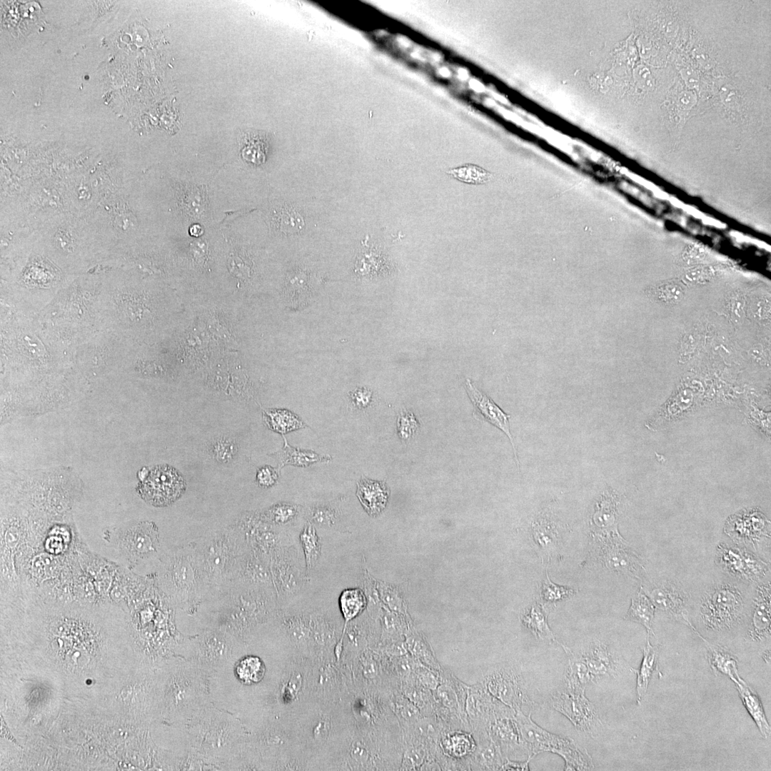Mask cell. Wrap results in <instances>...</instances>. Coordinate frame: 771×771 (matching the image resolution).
Here are the masks:
<instances>
[{
    "label": "cell",
    "instance_id": "cell-1",
    "mask_svg": "<svg viewBox=\"0 0 771 771\" xmlns=\"http://www.w3.org/2000/svg\"><path fill=\"white\" fill-rule=\"evenodd\" d=\"M125 287L102 291L97 299L98 321L103 329L133 345L153 344L173 330L185 303L176 292Z\"/></svg>",
    "mask_w": 771,
    "mask_h": 771
},
{
    "label": "cell",
    "instance_id": "cell-2",
    "mask_svg": "<svg viewBox=\"0 0 771 771\" xmlns=\"http://www.w3.org/2000/svg\"><path fill=\"white\" fill-rule=\"evenodd\" d=\"M750 602L733 581H721L703 592L689 620L698 636L730 650L731 641L743 638Z\"/></svg>",
    "mask_w": 771,
    "mask_h": 771
},
{
    "label": "cell",
    "instance_id": "cell-3",
    "mask_svg": "<svg viewBox=\"0 0 771 771\" xmlns=\"http://www.w3.org/2000/svg\"><path fill=\"white\" fill-rule=\"evenodd\" d=\"M216 601V628L246 641L260 625L276 618L281 606L273 588L231 585L212 598Z\"/></svg>",
    "mask_w": 771,
    "mask_h": 771
},
{
    "label": "cell",
    "instance_id": "cell-4",
    "mask_svg": "<svg viewBox=\"0 0 771 771\" xmlns=\"http://www.w3.org/2000/svg\"><path fill=\"white\" fill-rule=\"evenodd\" d=\"M193 545L208 598H213L231 586L238 559L248 549L246 538L233 525L206 533Z\"/></svg>",
    "mask_w": 771,
    "mask_h": 771
},
{
    "label": "cell",
    "instance_id": "cell-5",
    "mask_svg": "<svg viewBox=\"0 0 771 771\" xmlns=\"http://www.w3.org/2000/svg\"><path fill=\"white\" fill-rule=\"evenodd\" d=\"M155 581L173 605L188 613L196 611L208 598L193 543L163 553Z\"/></svg>",
    "mask_w": 771,
    "mask_h": 771
},
{
    "label": "cell",
    "instance_id": "cell-6",
    "mask_svg": "<svg viewBox=\"0 0 771 771\" xmlns=\"http://www.w3.org/2000/svg\"><path fill=\"white\" fill-rule=\"evenodd\" d=\"M515 720L530 756L534 757L543 752H551L565 760V770H592L594 765L588 751L574 740L552 734L535 724L521 710H515Z\"/></svg>",
    "mask_w": 771,
    "mask_h": 771
},
{
    "label": "cell",
    "instance_id": "cell-7",
    "mask_svg": "<svg viewBox=\"0 0 771 771\" xmlns=\"http://www.w3.org/2000/svg\"><path fill=\"white\" fill-rule=\"evenodd\" d=\"M332 656L315 657L308 666L307 692L317 702L336 705L352 691L353 677L348 663L331 659Z\"/></svg>",
    "mask_w": 771,
    "mask_h": 771
},
{
    "label": "cell",
    "instance_id": "cell-8",
    "mask_svg": "<svg viewBox=\"0 0 771 771\" xmlns=\"http://www.w3.org/2000/svg\"><path fill=\"white\" fill-rule=\"evenodd\" d=\"M207 697L203 677L189 667H177L166 685L168 712L177 720L186 719L202 711Z\"/></svg>",
    "mask_w": 771,
    "mask_h": 771
},
{
    "label": "cell",
    "instance_id": "cell-9",
    "mask_svg": "<svg viewBox=\"0 0 771 771\" xmlns=\"http://www.w3.org/2000/svg\"><path fill=\"white\" fill-rule=\"evenodd\" d=\"M273 585L282 607L296 596L308 581L305 561L293 545L278 547L269 553Z\"/></svg>",
    "mask_w": 771,
    "mask_h": 771
},
{
    "label": "cell",
    "instance_id": "cell-10",
    "mask_svg": "<svg viewBox=\"0 0 771 771\" xmlns=\"http://www.w3.org/2000/svg\"><path fill=\"white\" fill-rule=\"evenodd\" d=\"M715 561L720 570L740 582L757 584L770 580L768 564L745 547L720 543Z\"/></svg>",
    "mask_w": 771,
    "mask_h": 771
},
{
    "label": "cell",
    "instance_id": "cell-11",
    "mask_svg": "<svg viewBox=\"0 0 771 771\" xmlns=\"http://www.w3.org/2000/svg\"><path fill=\"white\" fill-rule=\"evenodd\" d=\"M318 706L311 709L299 720L297 738L304 748L310 751L321 750L336 742H342L338 738L339 720L336 718L335 706L336 705L317 702ZM343 741V740H341Z\"/></svg>",
    "mask_w": 771,
    "mask_h": 771
},
{
    "label": "cell",
    "instance_id": "cell-12",
    "mask_svg": "<svg viewBox=\"0 0 771 771\" xmlns=\"http://www.w3.org/2000/svg\"><path fill=\"white\" fill-rule=\"evenodd\" d=\"M136 490L148 503L157 507L170 505L183 493L186 484L181 475L168 465L144 468L138 473Z\"/></svg>",
    "mask_w": 771,
    "mask_h": 771
},
{
    "label": "cell",
    "instance_id": "cell-13",
    "mask_svg": "<svg viewBox=\"0 0 771 771\" xmlns=\"http://www.w3.org/2000/svg\"><path fill=\"white\" fill-rule=\"evenodd\" d=\"M112 539L113 544L130 568L151 558L160 548L158 528L149 521L121 528Z\"/></svg>",
    "mask_w": 771,
    "mask_h": 771
},
{
    "label": "cell",
    "instance_id": "cell-14",
    "mask_svg": "<svg viewBox=\"0 0 771 771\" xmlns=\"http://www.w3.org/2000/svg\"><path fill=\"white\" fill-rule=\"evenodd\" d=\"M465 711L475 739L488 735V727L496 718L515 712L493 697L482 680L468 686Z\"/></svg>",
    "mask_w": 771,
    "mask_h": 771
},
{
    "label": "cell",
    "instance_id": "cell-15",
    "mask_svg": "<svg viewBox=\"0 0 771 771\" xmlns=\"http://www.w3.org/2000/svg\"><path fill=\"white\" fill-rule=\"evenodd\" d=\"M488 691L513 710H521L524 705L532 706L522 675L510 664L490 668L482 679Z\"/></svg>",
    "mask_w": 771,
    "mask_h": 771
},
{
    "label": "cell",
    "instance_id": "cell-16",
    "mask_svg": "<svg viewBox=\"0 0 771 771\" xmlns=\"http://www.w3.org/2000/svg\"><path fill=\"white\" fill-rule=\"evenodd\" d=\"M550 706L565 715L579 730L596 737L603 727L598 710L585 691H558L551 695Z\"/></svg>",
    "mask_w": 771,
    "mask_h": 771
},
{
    "label": "cell",
    "instance_id": "cell-17",
    "mask_svg": "<svg viewBox=\"0 0 771 771\" xmlns=\"http://www.w3.org/2000/svg\"><path fill=\"white\" fill-rule=\"evenodd\" d=\"M770 580L757 583L750 602L742 640L762 653L770 650L771 593Z\"/></svg>",
    "mask_w": 771,
    "mask_h": 771
},
{
    "label": "cell",
    "instance_id": "cell-18",
    "mask_svg": "<svg viewBox=\"0 0 771 771\" xmlns=\"http://www.w3.org/2000/svg\"><path fill=\"white\" fill-rule=\"evenodd\" d=\"M605 533L600 550L602 562L615 572L640 579L645 571L641 558L618 531Z\"/></svg>",
    "mask_w": 771,
    "mask_h": 771
},
{
    "label": "cell",
    "instance_id": "cell-19",
    "mask_svg": "<svg viewBox=\"0 0 771 771\" xmlns=\"http://www.w3.org/2000/svg\"><path fill=\"white\" fill-rule=\"evenodd\" d=\"M235 525L243 533L250 549L269 555L278 547L293 545L288 533L261 521L254 513L245 515Z\"/></svg>",
    "mask_w": 771,
    "mask_h": 771
},
{
    "label": "cell",
    "instance_id": "cell-20",
    "mask_svg": "<svg viewBox=\"0 0 771 771\" xmlns=\"http://www.w3.org/2000/svg\"><path fill=\"white\" fill-rule=\"evenodd\" d=\"M231 585L273 588L269 555L248 548L239 558Z\"/></svg>",
    "mask_w": 771,
    "mask_h": 771
},
{
    "label": "cell",
    "instance_id": "cell-21",
    "mask_svg": "<svg viewBox=\"0 0 771 771\" xmlns=\"http://www.w3.org/2000/svg\"><path fill=\"white\" fill-rule=\"evenodd\" d=\"M233 639L231 634L221 628L206 630L196 640L193 658L201 666H219L231 655Z\"/></svg>",
    "mask_w": 771,
    "mask_h": 771
},
{
    "label": "cell",
    "instance_id": "cell-22",
    "mask_svg": "<svg viewBox=\"0 0 771 771\" xmlns=\"http://www.w3.org/2000/svg\"><path fill=\"white\" fill-rule=\"evenodd\" d=\"M647 596L655 607L689 627L690 595L677 583L662 581L654 585Z\"/></svg>",
    "mask_w": 771,
    "mask_h": 771
},
{
    "label": "cell",
    "instance_id": "cell-23",
    "mask_svg": "<svg viewBox=\"0 0 771 771\" xmlns=\"http://www.w3.org/2000/svg\"><path fill=\"white\" fill-rule=\"evenodd\" d=\"M515 713L496 718L490 725L488 732L505 759L521 760L523 757L533 758L521 737Z\"/></svg>",
    "mask_w": 771,
    "mask_h": 771
},
{
    "label": "cell",
    "instance_id": "cell-24",
    "mask_svg": "<svg viewBox=\"0 0 771 771\" xmlns=\"http://www.w3.org/2000/svg\"><path fill=\"white\" fill-rule=\"evenodd\" d=\"M440 682L433 691L437 702L453 715L459 719L471 732L465 711L468 685L459 680L452 672L443 669L440 672Z\"/></svg>",
    "mask_w": 771,
    "mask_h": 771
},
{
    "label": "cell",
    "instance_id": "cell-25",
    "mask_svg": "<svg viewBox=\"0 0 771 771\" xmlns=\"http://www.w3.org/2000/svg\"><path fill=\"white\" fill-rule=\"evenodd\" d=\"M465 388L473 405L475 418L483 419L491 423L503 432L509 438L514 450L516 464L519 468L517 451L510 430V415L505 413L489 396L478 389L470 379L465 380Z\"/></svg>",
    "mask_w": 771,
    "mask_h": 771
},
{
    "label": "cell",
    "instance_id": "cell-26",
    "mask_svg": "<svg viewBox=\"0 0 771 771\" xmlns=\"http://www.w3.org/2000/svg\"><path fill=\"white\" fill-rule=\"evenodd\" d=\"M201 713L203 718L199 719V722L193 725L191 730L196 747L208 749L211 745L212 749H216L215 746L218 748L231 742L233 724L230 720L213 714Z\"/></svg>",
    "mask_w": 771,
    "mask_h": 771
},
{
    "label": "cell",
    "instance_id": "cell-27",
    "mask_svg": "<svg viewBox=\"0 0 771 771\" xmlns=\"http://www.w3.org/2000/svg\"><path fill=\"white\" fill-rule=\"evenodd\" d=\"M311 658L328 657L338 641L341 632L336 620L329 614L316 610L310 613Z\"/></svg>",
    "mask_w": 771,
    "mask_h": 771
},
{
    "label": "cell",
    "instance_id": "cell-28",
    "mask_svg": "<svg viewBox=\"0 0 771 771\" xmlns=\"http://www.w3.org/2000/svg\"><path fill=\"white\" fill-rule=\"evenodd\" d=\"M579 657L586 665L593 681L603 677H617L621 672L618 656L602 642L593 640Z\"/></svg>",
    "mask_w": 771,
    "mask_h": 771
},
{
    "label": "cell",
    "instance_id": "cell-29",
    "mask_svg": "<svg viewBox=\"0 0 771 771\" xmlns=\"http://www.w3.org/2000/svg\"><path fill=\"white\" fill-rule=\"evenodd\" d=\"M275 618L279 620L289 641L309 656L311 646L310 613L285 611L281 608Z\"/></svg>",
    "mask_w": 771,
    "mask_h": 771
},
{
    "label": "cell",
    "instance_id": "cell-30",
    "mask_svg": "<svg viewBox=\"0 0 771 771\" xmlns=\"http://www.w3.org/2000/svg\"><path fill=\"white\" fill-rule=\"evenodd\" d=\"M303 515L307 522L313 525L341 533L348 531L344 523L341 503L338 500L306 505L303 507Z\"/></svg>",
    "mask_w": 771,
    "mask_h": 771
},
{
    "label": "cell",
    "instance_id": "cell-31",
    "mask_svg": "<svg viewBox=\"0 0 771 771\" xmlns=\"http://www.w3.org/2000/svg\"><path fill=\"white\" fill-rule=\"evenodd\" d=\"M356 495L366 512L376 517L386 507L390 490L385 482L362 478L357 483Z\"/></svg>",
    "mask_w": 771,
    "mask_h": 771
},
{
    "label": "cell",
    "instance_id": "cell-32",
    "mask_svg": "<svg viewBox=\"0 0 771 771\" xmlns=\"http://www.w3.org/2000/svg\"><path fill=\"white\" fill-rule=\"evenodd\" d=\"M476 747L470 757V770H500L505 758L490 736L475 740Z\"/></svg>",
    "mask_w": 771,
    "mask_h": 771
},
{
    "label": "cell",
    "instance_id": "cell-33",
    "mask_svg": "<svg viewBox=\"0 0 771 771\" xmlns=\"http://www.w3.org/2000/svg\"><path fill=\"white\" fill-rule=\"evenodd\" d=\"M699 637L706 647L707 660L712 672L716 675L719 673L726 675L733 682L740 680L742 678L738 674L736 655L725 647Z\"/></svg>",
    "mask_w": 771,
    "mask_h": 771
},
{
    "label": "cell",
    "instance_id": "cell-34",
    "mask_svg": "<svg viewBox=\"0 0 771 771\" xmlns=\"http://www.w3.org/2000/svg\"><path fill=\"white\" fill-rule=\"evenodd\" d=\"M520 620L522 624L538 639L557 643L567 653L570 648L559 642L553 633L548 623V615L544 608L538 603H533L530 608L523 611Z\"/></svg>",
    "mask_w": 771,
    "mask_h": 771
},
{
    "label": "cell",
    "instance_id": "cell-35",
    "mask_svg": "<svg viewBox=\"0 0 771 771\" xmlns=\"http://www.w3.org/2000/svg\"><path fill=\"white\" fill-rule=\"evenodd\" d=\"M388 705L395 715L401 732L413 727L423 715L419 709L398 688H393L386 693Z\"/></svg>",
    "mask_w": 771,
    "mask_h": 771
},
{
    "label": "cell",
    "instance_id": "cell-36",
    "mask_svg": "<svg viewBox=\"0 0 771 771\" xmlns=\"http://www.w3.org/2000/svg\"><path fill=\"white\" fill-rule=\"evenodd\" d=\"M734 683L741 700L755 721L762 736L767 738L770 734V726L759 695L743 679L735 681Z\"/></svg>",
    "mask_w": 771,
    "mask_h": 771
},
{
    "label": "cell",
    "instance_id": "cell-37",
    "mask_svg": "<svg viewBox=\"0 0 771 771\" xmlns=\"http://www.w3.org/2000/svg\"><path fill=\"white\" fill-rule=\"evenodd\" d=\"M658 650L657 646L650 644V634H647L646 645L642 649V660L640 668L630 667V671L637 675L636 693L638 704H640L645 697L652 676L657 669Z\"/></svg>",
    "mask_w": 771,
    "mask_h": 771
},
{
    "label": "cell",
    "instance_id": "cell-38",
    "mask_svg": "<svg viewBox=\"0 0 771 771\" xmlns=\"http://www.w3.org/2000/svg\"><path fill=\"white\" fill-rule=\"evenodd\" d=\"M656 608L640 587L639 591L631 599L630 606L624 617L625 620L633 621L643 625L647 634L655 633L652 629V622L655 617Z\"/></svg>",
    "mask_w": 771,
    "mask_h": 771
},
{
    "label": "cell",
    "instance_id": "cell-39",
    "mask_svg": "<svg viewBox=\"0 0 771 771\" xmlns=\"http://www.w3.org/2000/svg\"><path fill=\"white\" fill-rule=\"evenodd\" d=\"M283 440V447L280 450L271 454L276 458L278 469L286 465L308 467L316 462L330 461L332 459L329 455H320L312 450L293 448L288 443L284 436Z\"/></svg>",
    "mask_w": 771,
    "mask_h": 771
},
{
    "label": "cell",
    "instance_id": "cell-40",
    "mask_svg": "<svg viewBox=\"0 0 771 771\" xmlns=\"http://www.w3.org/2000/svg\"><path fill=\"white\" fill-rule=\"evenodd\" d=\"M533 539L543 556L548 558L556 555L558 548V538L556 528L553 522L547 517H538L532 523Z\"/></svg>",
    "mask_w": 771,
    "mask_h": 771
},
{
    "label": "cell",
    "instance_id": "cell-41",
    "mask_svg": "<svg viewBox=\"0 0 771 771\" xmlns=\"http://www.w3.org/2000/svg\"><path fill=\"white\" fill-rule=\"evenodd\" d=\"M404 642L409 654L422 664L438 672L443 669L423 635L411 629L405 634Z\"/></svg>",
    "mask_w": 771,
    "mask_h": 771
},
{
    "label": "cell",
    "instance_id": "cell-42",
    "mask_svg": "<svg viewBox=\"0 0 771 771\" xmlns=\"http://www.w3.org/2000/svg\"><path fill=\"white\" fill-rule=\"evenodd\" d=\"M263 420L269 429L282 435L307 427L298 415L285 409L263 410Z\"/></svg>",
    "mask_w": 771,
    "mask_h": 771
},
{
    "label": "cell",
    "instance_id": "cell-43",
    "mask_svg": "<svg viewBox=\"0 0 771 771\" xmlns=\"http://www.w3.org/2000/svg\"><path fill=\"white\" fill-rule=\"evenodd\" d=\"M566 654L568 655V662L564 680L567 690L573 692L585 691L586 686L593 681V677L578 654L571 650Z\"/></svg>",
    "mask_w": 771,
    "mask_h": 771
},
{
    "label": "cell",
    "instance_id": "cell-44",
    "mask_svg": "<svg viewBox=\"0 0 771 771\" xmlns=\"http://www.w3.org/2000/svg\"><path fill=\"white\" fill-rule=\"evenodd\" d=\"M338 605L341 612L344 629L348 623L358 618L367 607V599L363 589L360 588L343 590L338 598Z\"/></svg>",
    "mask_w": 771,
    "mask_h": 771
},
{
    "label": "cell",
    "instance_id": "cell-45",
    "mask_svg": "<svg viewBox=\"0 0 771 771\" xmlns=\"http://www.w3.org/2000/svg\"><path fill=\"white\" fill-rule=\"evenodd\" d=\"M308 665L304 660L302 664L298 662L286 675L280 690V697L284 702H291L301 695L303 682H307Z\"/></svg>",
    "mask_w": 771,
    "mask_h": 771
},
{
    "label": "cell",
    "instance_id": "cell-46",
    "mask_svg": "<svg viewBox=\"0 0 771 771\" xmlns=\"http://www.w3.org/2000/svg\"><path fill=\"white\" fill-rule=\"evenodd\" d=\"M306 568L309 573L317 565L321 553V539L313 525L307 522L299 535Z\"/></svg>",
    "mask_w": 771,
    "mask_h": 771
},
{
    "label": "cell",
    "instance_id": "cell-47",
    "mask_svg": "<svg viewBox=\"0 0 771 771\" xmlns=\"http://www.w3.org/2000/svg\"><path fill=\"white\" fill-rule=\"evenodd\" d=\"M301 506L290 503H277L261 512H255L256 516L261 521L282 526L293 521L299 513Z\"/></svg>",
    "mask_w": 771,
    "mask_h": 771
},
{
    "label": "cell",
    "instance_id": "cell-48",
    "mask_svg": "<svg viewBox=\"0 0 771 771\" xmlns=\"http://www.w3.org/2000/svg\"><path fill=\"white\" fill-rule=\"evenodd\" d=\"M288 741L283 730L277 726H268L256 735L255 745L256 749L263 753H276L285 750Z\"/></svg>",
    "mask_w": 771,
    "mask_h": 771
},
{
    "label": "cell",
    "instance_id": "cell-49",
    "mask_svg": "<svg viewBox=\"0 0 771 771\" xmlns=\"http://www.w3.org/2000/svg\"><path fill=\"white\" fill-rule=\"evenodd\" d=\"M376 586L381 603L389 611L407 615L406 603L400 586L380 580L376 581Z\"/></svg>",
    "mask_w": 771,
    "mask_h": 771
},
{
    "label": "cell",
    "instance_id": "cell-50",
    "mask_svg": "<svg viewBox=\"0 0 771 771\" xmlns=\"http://www.w3.org/2000/svg\"><path fill=\"white\" fill-rule=\"evenodd\" d=\"M273 219L278 229L285 233H297L304 226L301 214L292 207L286 205L276 211Z\"/></svg>",
    "mask_w": 771,
    "mask_h": 771
},
{
    "label": "cell",
    "instance_id": "cell-51",
    "mask_svg": "<svg viewBox=\"0 0 771 771\" xmlns=\"http://www.w3.org/2000/svg\"><path fill=\"white\" fill-rule=\"evenodd\" d=\"M448 173L460 181L475 185L485 183L493 178L488 171L472 164L450 169Z\"/></svg>",
    "mask_w": 771,
    "mask_h": 771
},
{
    "label": "cell",
    "instance_id": "cell-52",
    "mask_svg": "<svg viewBox=\"0 0 771 771\" xmlns=\"http://www.w3.org/2000/svg\"><path fill=\"white\" fill-rule=\"evenodd\" d=\"M263 662L256 657L249 656L241 660L237 667L238 675L244 682L259 681L264 674Z\"/></svg>",
    "mask_w": 771,
    "mask_h": 771
},
{
    "label": "cell",
    "instance_id": "cell-53",
    "mask_svg": "<svg viewBox=\"0 0 771 771\" xmlns=\"http://www.w3.org/2000/svg\"><path fill=\"white\" fill-rule=\"evenodd\" d=\"M575 593V590L574 589L558 585L552 583L548 575L543 581L540 590V596L542 600L550 603L559 601L572 596Z\"/></svg>",
    "mask_w": 771,
    "mask_h": 771
},
{
    "label": "cell",
    "instance_id": "cell-54",
    "mask_svg": "<svg viewBox=\"0 0 771 771\" xmlns=\"http://www.w3.org/2000/svg\"><path fill=\"white\" fill-rule=\"evenodd\" d=\"M413 674L416 680L422 686L432 691H434L440 684V672L424 665L420 662L415 667Z\"/></svg>",
    "mask_w": 771,
    "mask_h": 771
},
{
    "label": "cell",
    "instance_id": "cell-55",
    "mask_svg": "<svg viewBox=\"0 0 771 771\" xmlns=\"http://www.w3.org/2000/svg\"><path fill=\"white\" fill-rule=\"evenodd\" d=\"M418 427L416 417L409 411L401 412L397 419L398 436L403 440H408L414 435Z\"/></svg>",
    "mask_w": 771,
    "mask_h": 771
},
{
    "label": "cell",
    "instance_id": "cell-56",
    "mask_svg": "<svg viewBox=\"0 0 771 771\" xmlns=\"http://www.w3.org/2000/svg\"><path fill=\"white\" fill-rule=\"evenodd\" d=\"M278 478V470L266 465L259 468L256 473V481L262 487H271Z\"/></svg>",
    "mask_w": 771,
    "mask_h": 771
},
{
    "label": "cell",
    "instance_id": "cell-57",
    "mask_svg": "<svg viewBox=\"0 0 771 771\" xmlns=\"http://www.w3.org/2000/svg\"><path fill=\"white\" fill-rule=\"evenodd\" d=\"M371 398V393L365 388L358 389L352 394L354 404L361 408L366 407L369 404Z\"/></svg>",
    "mask_w": 771,
    "mask_h": 771
},
{
    "label": "cell",
    "instance_id": "cell-58",
    "mask_svg": "<svg viewBox=\"0 0 771 771\" xmlns=\"http://www.w3.org/2000/svg\"><path fill=\"white\" fill-rule=\"evenodd\" d=\"M531 759L529 757L524 762L505 759L500 770H530L529 762Z\"/></svg>",
    "mask_w": 771,
    "mask_h": 771
},
{
    "label": "cell",
    "instance_id": "cell-59",
    "mask_svg": "<svg viewBox=\"0 0 771 771\" xmlns=\"http://www.w3.org/2000/svg\"><path fill=\"white\" fill-rule=\"evenodd\" d=\"M203 233V229L201 226L195 224L190 228V234L194 237H198Z\"/></svg>",
    "mask_w": 771,
    "mask_h": 771
},
{
    "label": "cell",
    "instance_id": "cell-60",
    "mask_svg": "<svg viewBox=\"0 0 771 771\" xmlns=\"http://www.w3.org/2000/svg\"><path fill=\"white\" fill-rule=\"evenodd\" d=\"M472 84H473V88H474L475 89H478V90H480V89H479V88H480V84H478V82H475V81H474V83H472V84H471V85H472Z\"/></svg>",
    "mask_w": 771,
    "mask_h": 771
}]
</instances>
